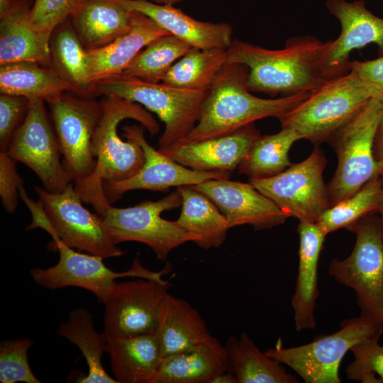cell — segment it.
<instances>
[{
  "label": "cell",
  "instance_id": "obj_1",
  "mask_svg": "<svg viewBox=\"0 0 383 383\" xmlns=\"http://www.w3.org/2000/svg\"><path fill=\"white\" fill-rule=\"evenodd\" d=\"M102 115L93 136L91 150L96 163L87 179L74 183L84 203L91 205L101 216L112 204L107 201L104 183L119 182L136 174L145 162L144 152L135 140H123L118 133L119 123L125 119L139 122L150 135L160 126L155 118L141 105L113 96L101 100Z\"/></svg>",
  "mask_w": 383,
  "mask_h": 383
},
{
  "label": "cell",
  "instance_id": "obj_2",
  "mask_svg": "<svg viewBox=\"0 0 383 383\" xmlns=\"http://www.w3.org/2000/svg\"><path fill=\"white\" fill-rule=\"evenodd\" d=\"M329 43L299 36L289 38L282 49L270 50L237 39L227 49V62L248 68L247 85L252 92H311L326 80L323 66Z\"/></svg>",
  "mask_w": 383,
  "mask_h": 383
},
{
  "label": "cell",
  "instance_id": "obj_3",
  "mask_svg": "<svg viewBox=\"0 0 383 383\" xmlns=\"http://www.w3.org/2000/svg\"><path fill=\"white\" fill-rule=\"evenodd\" d=\"M248 74L245 65L227 62L209 90L195 127L175 145L228 135L267 117L279 119L305 100L310 93H297L274 99L260 98L249 90Z\"/></svg>",
  "mask_w": 383,
  "mask_h": 383
},
{
  "label": "cell",
  "instance_id": "obj_4",
  "mask_svg": "<svg viewBox=\"0 0 383 383\" xmlns=\"http://www.w3.org/2000/svg\"><path fill=\"white\" fill-rule=\"evenodd\" d=\"M38 201L31 199L24 187L19 196L28 208L32 221L26 230L40 228L53 240L104 259L119 257L124 252L115 244L99 214L89 211L76 191L74 182L60 192H50L35 186Z\"/></svg>",
  "mask_w": 383,
  "mask_h": 383
},
{
  "label": "cell",
  "instance_id": "obj_5",
  "mask_svg": "<svg viewBox=\"0 0 383 383\" xmlns=\"http://www.w3.org/2000/svg\"><path fill=\"white\" fill-rule=\"evenodd\" d=\"M208 91L180 89L118 75L99 81L91 96H113L137 103L165 124L158 142L162 152L177 144L195 127Z\"/></svg>",
  "mask_w": 383,
  "mask_h": 383
},
{
  "label": "cell",
  "instance_id": "obj_6",
  "mask_svg": "<svg viewBox=\"0 0 383 383\" xmlns=\"http://www.w3.org/2000/svg\"><path fill=\"white\" fill-rule=\"evenodd\" d=\"M382 114L383 103L371 99L327 140L338 158L336 170L327 185L331 206L381 176L374 145Z\"/></svg>",
  "mask_w": 383,
  "mask_h": 383
},
{
  "label": "cell",
  "instance_id": "obj_7",
  "mask_svg": "<svg viewBox=\"0 0 383 383\" xmlns=\"http://www.w3.org/2000/svg\"><path fill=\"white\" fill-rule=\"evenodd\" d=\"M372 96L355 72L326 80L298 106L279 118L282 128L296 131L315 144L331 135Z\"/></svg>",
  "mask_w": 383,
  "mask_h": 383
},
{
  "label": "cell",
  "instance_id": "obj_8",
  "mask_svg": "<svg viewBox=\"0 0 383 383\" xmlns=\"http://www.w3.org/2000/svg\"><path fill=\"white\" fill-rule=\"evenodd\" d=\"M348 230L356 236L350 255L333 258L328 274L354 290L360 316L383 326V235L380 218L367 215Z\"/></svg>",
  "mask_w": 383,
  "mask_h": 383
},
{
  "label": "cell",
  "instance_id": "obj_9",
  "mask_svg": "<svg viewBox=\"0 0 383 383\" xmlns=\"http://www.w3.org/2000/svg\"><path fill=\"white\" fill-rule=\"evenodd\" d=\"M382 333L383 326L360 316L343 320L338 331L308 344L283 348L278 341L265 353L289 367L306 383H340L339 367L347 352L362 340Z\"/></svg>",
  "mask_w": 383,
  "mask_h": 383
},
{
  "label": "cell",
  "instance_id": "obj_10",
  "mask_svg": "<svg viewBox=\"0 0 383 383\" xmlns=\"http://www.w3.org/2000/svg\"><path fill=\"white\" fill-rule=\"evenodd\" d=\"M182 196L177 189L157 200H145L135 206L118 208L110 205L101 215L113 242L143 243L150 248L157 259L165 260L170 252L196 238L182 229L176 222L161 217L167 210L181 206Z\"/></svg>",
  "mask_w": 383,
  "mask_h": 383
},
{
  "label": "cell",
  "instance_id": "obj_11",
  "mask_svg": "<svg viewBox=\"0 0 383 383\" xmlns=\"http://www.w3.org/2000/svg\"><path fill=\"white\" fill-rule=\"evenodd\" d=\"M326 163L323 151L316 145L304 160L272 177L250 182L289 217L317 223L331 207L323 175Z\"/></svg>",
  "mask_w": 383,
  "mask_h": 383
},
{
  "label": "cell",
  "instance_id": "obj_12",
  "mask_svg": "<svg viewBox=\"0 0 383 383\" xmlns=\"http://www.w3.org/2000/svg\"><path fill=\"white\" fill-rule=\"evenodd\" d=\"M53 242L60 254L57 263L45 269L33 267L30 272L35 282L44 288L80 287L90 291L104 304L118 278L130 277L169 282L162 278L171 269L168 263L160 271H152L143 267L137 256L130 269L115 272L104 263L101 257L76 252L58 240Z\"/></svg>",
  "mask_w": 383,
  "mask_h": 383
},
{
  "label": "cell",
  "instance_id": "obj_13",
  "mask_svg": "<svg viewBox=\"0 0 383 383\" xmlns=\"http://www.w3.org/2000/svg\"><path fill=\"white\" fill-rule=\"evenodd\" d=\"M45 103L50 109L63 162L73 182L88 178L96 163L91 145L102 115L101 101L66 91Z\"/></svg>",
  "mask_w": 383,
  "mask_h": 383
},
{
  "label": "cell",
  "instance_id": "obj_14",
  "mask_svg": "<svg viewBox=\"0 0 383 383\" xmlns=\"http://www.w3.org/2000/svg\"><path fill=\"white\" fill-rule=\"evenodd\" d=\"M45 102L30 100L26 116L6 151L16 162L29 167L50 192H60L73 182L67 172Z\"/></svg>",
  "mask_w": 383,
  "mask_h": 383
},
{
  "label": "cell",
  "instance_id": "obj_15",
  "mask_svg": "<svg viewBox=\"0 0 383 383\" xmlns=\"http://www.w3.org/2000/svg\"><path fill=\"white\" fill-rule=\"evenodd\" d=\"M168 285L142 278L116 282L104 302L107 340L155 333Z\"/></svg>",
  "mask_w": 383,
  "mask_h": 383
},
{
  "label": "cell",
  "instance_id": "obj_16",
  "mask_svg": "<svg viewBox=\"0 0 383 383\" xmlns=\"http://www.w3.org/2000/svg\"><path fill=\"white\" fill-rule=\"evenodd\" d=\"M143 128L136 124L123 128V136L136 141L143 150L145 162L134 176L123 181L104 183V194L110 204L131 190L166 192L173 187L193 186L210 179L231 177L230 172L199 171L179 164L147 142Z\"/></svg>",
  "mask_w": 383,
  "mask_h": 383
},
{
  "label": "cell",
  "instance_id": "obj_17",
  "mask_svg": "<svg viewBox=\"0 0 383 383\" xmlns=\"http://www.w3.org/2000/svg\"><path fill=\"white\" fill-rule=\"evenodd\" d=\"M326 7L341 27L338 38L330 40L325 57L323 74L326 80L350 71V55L354 50L373 43L383 55V18L369 11L364 0H326Z\"/></svg>",
  "mask_w": 383,
  "mask_h": 383
},
{
  "label": "cell",
  "instance_id": "obj_18",
  "mask_svg": "<svg viewBox=\"0 0 383 383\" xmlns=\"http://www.w3.org/2000/svg\"><path fill=\"white\" fill-rule=\"evenodd\" d=\"M192 187L217 206L231 228L249 224L260 231L282 225L289 218L250 182L210 179Z\"/></svg>",
  "mask_w": 383,
  "mask_h": 383
},
{
  "label": "cell",
  "instance_id": "obj_19",
  "mask_svg": "<svg viewBox=\"0 0 383 383\" xmlns=\"http://www.w3.org/2000/svg\"><path fill=\"white\" fill-rule=\"evenodd\" d=\"M260 135L252 123L228 135L174 145L161 152L194 170L231 172L238 167Z\"/></svg>",
  "mask_w": 383,
  "mask_h": 383
},
{
  "label": "cell",
  "instance_id": "obj_20",
  "mask_svg": "<svg viewBox=\"0 0 383 383\" xmlns=\"http://www.w3.org/2000/svg\"><path fill=\"white\" fill-rule=\"evenodd\" d=\"M112 1L146 16L192 47L227 49L232 43L233 28L229 23L198 21L172 4H160L150 0Z\"/></svg>",
  "mask_w": 383,
  "mask_h": 383
},
{
  "label": "cell",
  "instance_id": "obj_21",
  "mask_svg": "<svg viewBox=\"0 0 383 383\" xmlns=\"http://www.w3.org/2000/svg\"><path fill=\"white\" fill-rule=\"evenodd\" d=\"M298 274L292 298L294 319L297 331L314 330V309L319 296L318 266L321 252L327 235L316 223L299 221Z\"/></svg>",
  "mask_w": 383,
  "mask_h": 383
},
{
  "label": "cell",
  "instance_id": "obj_22",
  "mask_svg": "<svg viewBox=\"0 0 383 383\" xmlns=\"http://www.w3.org/2000/svg\"><path fill=\"white\" fill-rule=\"evenodd\" d=\"M162 357L194 350L216 338L187 301L167 294L155 332Z\"/></svg>",
  "mask_w": 383,
  "mask_h": 383
},
{
  "label": "cell",
  "instance_id": "obj_23",
  "mask_svg": "<svg viewBox=\"0 0 383 383\" xmlns=\"http://www.w3.org/2000/svg\"><path fill=\"white\" fill-rule=\"evenodd\" d=\"M136 14L112 0H83L70 19L83 46L89 51L128 33Z\"/></svg>",
  "mask_w": 383,
  "mask_h": 383
},
{
  "label": "cell",
  "instance_id": "obj_24",
  "mask_svg": "<svg viewBox=\"0 0 383 383\" xmlns=\"http://www.w3.org/2000/svg\"><path fill=\"white\" fill-rule=\"evenodd\" d=\"M30 0H19L13 9L0 18V65L33 62L51 67L50 38L33 26Z\"/></svg>",
  "mask_w": 383,
  "mask_h": 383
},
{
  "label": "cell",
  "instance_id": "obj_25",
  "mask_svg": "<svg viewBox=\"0 0 383 383\" xmlns=\"http://www.w3.org/2000/svg\"><path fill=\"white\" fill-rule=\"evenodd\" d=\"M136 13L134 25L128 33L106 46L88 51L91 90L96 82L121 74L152 40L170 34L146 16Z\"/></svg>",
  "mask_w": 383,
  "mask_h": 383
},
{
  "label": "cell",
  "instance_id": "obj_26",
  "mask_svg": "<svg viewBox=\"0 0 383 383\" xmlns=\"http://www.w3.org/2000/svg\"><path fill=\"white\" fill-rule=\"evenodd\" d=\"M106 352L118 383H153L162 360L155 333L108 340Z\"/></svg>",
  "mask_w": 383,
  "mask_h": 383
},
{
  "label": "cell",
  "instance_id": "obj_27",
  "mask_svg": "<svg viewBox=\"0 0 383 383\" xmlns=\"http://www.w3.org/2000/svg\"><path fill=\"white\" fill-rule=\"evenodd\" d=\"M226 371L225 346L215 338L194 350L162 357L153 383H211Z\"/></svg>",
  "mask_w": 383,
  "mask_h": 383
},
{
  "label": "cell",
  "instance_id": "obj_28",
  "mask_svg": "<svg viewBox=\"0 0 383 383\" xmlns=\"http://www.w3.org/2000/svg\"><path fill=\"white\" fill-rule=\"evenodd\" d=\"M177 188L182 204L176 223L194 235L196 238L194 243L200 248L208 250L220 247L231 228L226 217L209 198L192 186Z\"/></svg>",
  "mask_w": 383,
  "mask_h": 383
},
{
  "label": "cell",
  "instance_id": "obj_29",
  "mask_svg": "<svg viewBox=\"0 0 383 383\" xmlns=\"http://www.w3.org/2000/svg\"><path fill=\"white\" fill-rule=\"evenodd\" d=\"M0 91L45 102L66 91L75 93L72 85L52 67L33 62L0 65Z\"/></svg>",
  "mask_w": 383,
  "mask_h": 383
},
{
  "label": "cell",
  "instance_id": "obj_30",
  "mask_svg": "<svg viewBox=\"0 0 383 383\" xmlns=\"http://www.w3.org/2000/svg\"><path fill=\"white\" fill-rule=\"evenodd\" d=\"M227 370L238 383H296L279 362L262 353L250 336L242 332L238 338L230 337L226 344Z\"/></svg>",
  "mask_w": 383,
  "mask_h": 383
},
{
  "label": "cell",
  "instance_id": "obj_31",
  "mask_svg": "<svg viewBox=\"0 0 383 383\" xmlns=\"http://www.w3.org/2000/svg\"><path fill=\"white\" fill-rule=\"evenodd\" d=\"M51 67L74 88L76 94L91 96L88 51L70 18L53 31L50 41Z\"/></svg>",
  "mask_w": 383,
  "mask_h": 383
},
{
  "label": "cell",
  "instance_id": "obj_32",
  "mask_svg": "<svg viewBox=\"0 0 383 383\" xmlns=\"http://www.w3.org/2000/svg\"><path fill=\"white\" fill-rule=\"evenodd\" d=\"M57 333L80 350L88 366V374L79 381L84 383H118L102 365L107 338L99 333L94 326L92 316L85 308L77 307L70 311L67 321L60 324Z\"/></svg>",
  "mask_w": 383,
  "mask_h": 383
},
{
  "label": "cell",
  "instance_id": "obj_33",
  "mask_svg": "<svg viewBox=\"0 0 383 383\" xmlns=\"http://www.w3.org/2000/svg\"><path fill=\"white\" fill-rule=\"evenodd\" d=\"M301 139L296 131L287 128H282L274 134L261 135L239 165L238 172L250 181L267 179L282 172L292 165L290 148Z\"/></svg>",
  "mask_w": 383,
  "mask_h": 383
},
{
  "label": "cell",
  "instance_id": "obj_34",
  "mask_svg": "<svg viewBox=\"0 0 383 383\" xmlns=\"http://www.w3.org/2000/svg\"><path fill=\"white\" fill-rule=\"evenodd\" d=\"M227 49L191 48L172 65L162 82L180 89L209 90L227 63Z\"/></svg>",
  "mask_w": 383,
  "mask_h": 383
},
{
  "label": "cell",
  "instance_id": "obj_35",
  "mask_svg": "<svg viewBox=\"0 0 383 383\" xmlns=\"http://www.w3.org/2000/svg\"><path fill=\"white\" fill-rule=\"evenodd\" d=\"M191 48L174 35H162L140 50L120 75L148 82H162L172 65Z\"/></svg>",
  "mask_w": 383,
  "mask_h": 383
},
{
  "label": "cell",
  "instance_id": "obj_36",
  "mask_svg": "<svg viewBox=\"0 0 383 383\" xmlns=\"http://www.w3.org/2000/svg\"><path fill=\"white\" fill-rule=\"evenodd\" d=\"M382 191L383 178L379 176L348 198L331 206L316 223L326 235L340 228L348 229L363 217L378 213Z\"/></svg>",
  "mask_w": 383,
  "mask_h": 383
},
{
  "label": "cell",
  "instance_id": "obj_37",
  "mask_svg": "<svg viewBox=\"0 0 383 383\" xmlns=\"http://www.w3.org/2000/svg\"><path fill=\"white\" fill-rule=\"evenodd\" d=\"M381 335L364 339L351 348L355 358L345 371L350 380L383 382V345L379 344Z\"/></svg>",
  "mask_w": 383,
  "mask_h": 383
},
{
  "label": "cell",
  "instance_id": "obj_38",
  "mask_svg": "<svg viewBox=\"0 0 383 383\" xmlns=\"http://www.w3.org/2000/svg\"><path fill=\"white\" fill-rule=\"evenodd\" d=\"M33 345L28 338L4 340L0 344V382L1 383H40L33 372L28 353Z\"/></svg>",
  "mask_w": 383,
  "mask_h": 383
},
{
  "label": "cell",
  "instance_id": "obj_39",
  "mask_svg": "<svg viewBox=\"0 0 383 383\" xmlns=\"http://www.w3.org/2000/svg\"><path fill=\"white\" fill-rule=\"evenodd\" d=\"M83 0H35L30 12L34 28L50 38L54 30L70 17Z\"/></svg>",
  "mask_w": 383,
  "mask_h": 383
},
{
  "label": "cell",
  "instance_id": "obj_40",
  "mask_svg": "<svg viewBox=\"0 0 383 383\" xmlns=\"http://www.w3.org/2000/svg\"><path fill=\"white\" fill-rule=\"evenodd\" d=\"M30 101L24 97L0 94V152H6L17 129L23 122Z\"/></svg>",
  "mask_w": 383,
  "mask_h": 383
},
{
  "label": "cell",
  "instance_id": "obj_41",
  "mask_svg": "<svg viewBox=\"0 0 383 383\" xmlns=\"http://www.w3.org/2000/svg\"><path fill=\"white\" fill-rule=\"evenodd\" d=\"M23 180L16 168V161L6 152H0V196L5 211L13 213L17 209Z\"/></svg>",
  "mask_w": 383,
  "mask_h": 383
},
{
  "label": "cell",
  "instance_id": "obj_42",
  "mask_svg": "<svg viewBox=\"0 0 383 383\" xmlns=\"http://www.w3.org/2000/svg\"><path fill=\"white\" fill-rule=\"evenodd\" d=\"M350 70L355 72L372 99L383 103V55L367 61H353Z\"/></svg>",
  "mask_w": 383,
  "mask_h": 383
},
{
  "label": "cell",
  "instance_id": "obj_43",
  "mask_svg": "<svg viewBox=\"0 0 383 383\" xmlns=\"http://www.w3.org/2000/svg\"><path fill=\"white\" fill-rule=\"evenodd\" d=\"M374 154L380 169L381 176L383 178V114L375 135Z\"/></svg>",
  "mask_w": 383,
  "mask_h": 383
},
{
  "label": "cell",
  "instance_id": "obj_44",
  "mask_svg": "<svg viewBox=\"0 0 383 383\" xmlns=\"http://www.w3.org/2000/svg\"><path fill=\"white\" fill-rule=\"evenodd\" d=\"M211 383H238V381L235 376L227 370L213 378Z\"/></svg>",
  "mask_w": 383,
  "mask_h": 383
},
{
  "label": "cell",
  "instance_id": "obj_45",
  "mask_svg": "<svg viewBox=\"0 0 383 383\" xmlns=\"http://www.w3.org/2000/svg\"><path fill=\"white\" fill-rule=\"evenodd\" d=\"M19 0H0V18L6 15L17 4Z\"/></svg>",
  "mask_w": 383,
  "mask_h": 383
},
{
  "label": "cell",
  "instance_id": "obj_46",
  "mask_svg": "<svg viewBox=\"0 0 383 383\" xmlns=\"http://www.w3.org/2000/svg\"><path fill=\"white\" fill-rule=\"evenodd\" d=\"M152 2L160 4H172L175 5L176 4L181 2L182 0H150Z\"/></svg>",
  "mask_w": 383,
  "mask_h": 383
},
{
  "label": "cell",
  "instance_id": "obj_47",
  "mask_svg": "<svg viewBox=\"0 0 383 383\" xmlns=\"http://www.w3.org/2000/svg\"><path fill=\"white\" fill-rule=\"evenodd\" d=\"M378 213H379L381 215L380 222H381V228H382V235H383V191H382V198L380 201Z\"/></svg>",
  "mask_w": 383,
  "mask_h": 383
}]
</instances>
